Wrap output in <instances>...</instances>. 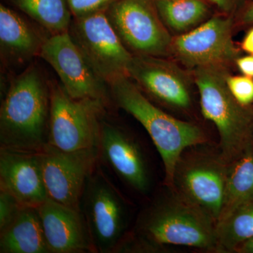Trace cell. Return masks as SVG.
I'll use <instances>...</instances> for the list:
<instances>
[{
    "instance_id": "cell-24",
    "label": "cell",
    "mask_w": 253,
    "mask_h": 253,
    "mask_svg": "<svg viewBox=\"0 0 253 253\" xmlns=\"http://www.w3.org/2000/svg\"><path fill=\"white\" fill-rule=\"evenodd\" d=\"M73 17L106 11L117 0H67Z\"/></svg>"
},
{
    "instance_id": "cell-6",
    "label": "cell",
    "mask_w": 253,
    "mask_h": 253,
    "mask_svg": "<svg viewBox=\"0 0 253 253\" xmlns=\"http://www.w3.org/2000/svg\"><path fill=\"white\" fill-rule=\"evenodd\" d=\"M227 168L220 154L186 149L176 163L170 189L217 224L225 196Z\"/></svg>"
},
{
    "instance_id": "cell-16",
    "label": "cell",
    "mask_w": 253,
    "mask_h": 253,
    "mask_svg": "<svg viewBox=\"0 0 253 253\" xmlns=\"http://www.w3.org/2000/svg\"><path fill=\"white\" fill-rule=\"evenodd\" d=\"M49 252H94L89 229L81 210L49 199L37 207Z\"/></svg>"
},
{
    "instance_id": "cell-23",
    "label": "cell",
    "mask_w": 253,
    "mask_h": 253,
    "mask_svg": "<svg viewBox=\"0 0 253 253\" xmlns=\"http://www.w3.org/2000/svg\"><path fill=\"white\" fill-rule=\"evenodd\" d=\"M229 90L238 102L244 106L253 105V78L246 76H231L226 78Z\"/></svg>"
},
{
    "instance_id": "cell-14",
    "label": "cell",
    "mask_w": 253,
    "mask_h": 253,
    "mask_svg": "<svg viewBox=\"0 0 253 253\" xmlns=\"http://www.w3.org/2000/svg\"><path fill=\"white\" fill-rule=\"evenodd\" d=\"M41 152L0 150V189L12 195L23 206L37 208L48 199Z\"/></svg>"
},
{
    "instance_id": "cell-29",
    "label": "cell",
    "mask_w": 253,
    "mask_h": 253,
    "mask_svg": "<svg viewBox=\"0 0 253 253\" xmlns=\"http://www.w3.org/2000/svg\"><path fill=\"white\" fill-rule=\"evenodd\" d=\"M241 48L243 51L253 55V28L246 33L241 43Z\"/></svg>"
},
{
    "instance_id": "cell-21",
    "label": "cell",
    "mask_w": 253,
    "mask_h": 253,
    "mask_svg": "<svg viewBox=\"0 0 253 253\" xmlns=\"http://www.w3.org/2000/svg\"><path fill=\"white\" fill-rule=\"evenodd\" d=\"M155 2L166 27L179 34L197 27L209 14L205 0H155Z\"/></svg>"
},
{
    "instance_id": "cell-22",
    "label": "cell",
    "mask_w": 253,
    "mask_h": 253,
    "mask_svg": "<svg viewBox=\"0 0 253 253\" xmlns=\"http://www.w3.org/2000/svg\"><path fill=\"white\" fill-rule=\"evenodd\" d=\"M253 238V199L236 207L216 226V251L234 252L244 241Z\"/></svg>"
},
{
    "instance_id": "cell-7",
    "label": "cell",
    "mask_w": 253,
    "mask_h": 253,
    "mask_svg": "<svg viewBox=\"0 0 253 253\" xmlns=\"http://www.w3.org/2000/svg\"><path fill=\"white\" fill-rule=\"evenodd\" d=\"M106 14L131 54L169 56L173 37L161 19L155 0H117Z\"/></svg>"
},
{
    "instance_id": "cell-8",
    "label": "cell",
    "mask_w": 253,
    "mask_h": 253,
    "mask_svg": "<svg viewBox=\"0 0 253 253\" xmlns=\"http://www.w3.org/2000/svg\"><path fill=\"white\" fill-rule=\"evenodd\" d=\"M81 210L94 252H115L124 238L127 210L118 190L99 169L86 181Z\"/></svg>"
},
{
    "instance_id": "cell-2",
    "label": "cell",
    "mask_w": 253,
    "mask_h": 253,
    "mask_svg": "<svg viewBox=\"0 0 253 253\" xmlns=\"http://www.w3.org/2000/svg\"><path fill=\"white\" fill-rule=\"evenodd\" d=\"M109 85L115 103L140 123L151 136L162 158L166 184L171 188L178 160L186 149L206 142L204 131L158 109L127 76L116 78Z\"/></svg>"
},
{
    "instance_id": "cell-13",
    "label": "cell",
    "mask_w": 253,
    "mask_h": 253,
    "mask_svg": "<svg viewBox=\"0 0 253 253\" xmlns=\"http://www.w3.org/2000/svg\"><path fill=\"white\" fill-rule=\"evenodd\" d=\"M166 57L133 55L128 77L141 91L166 106L188 109L191 106V76Z\"/></svg>"
},
{
    "instance_id": "cell-26",
    "label": "cell",
    "mask_w": 253,
    "mask_h": 253,
    "mask_svg": "<svg viewBox=\"0 0 253 253\" xmlns=\"http://www.w3.org/2000/svg\"><path fill=\"white\" fill-rule=\"evenodd\" d=\"M235 63L242 74L253 78V55L239 56Z\"/></svg>"
},
{
    "instance_id": "cell-5",
    "label": "cell",
    "mask_w": 253,
    "mask_h": 253,
    "mask_svg": "<svg viewBox=\"0 0 253 253\" xmlns=\"http://www.w3.org/2000/svg\"><path fill=\"white\" fill-rule=\"evenodd\" d=\"M51 110L48 144L64 152L99 150L101 121L106 106L76 99L61 83L50 82Z\"/></svg>"
},
{
    "instance_id": "cell-4",
    "label": "cell",
    "mask_w": 253,
    "mask_h": 253,
    "mask_svg": "<svg viewBox=\"0 0 253 253\" xmlns=\"http://www.w3.org/2000/svg\"><path fill=\"white\" fill-rule=\"evenodd\" d=\"M216 226L212 218L172 190L169 197L158 200L143 213L138 237L153 247L174 245L216 250Z\"/></svg>"
},
{
    "instance_id": "cell-1",
    "label": "cell",
    "mask_w": 253,
    "mask_h": 253,
    "mask_svg": "<svg viewBox=\"0 0 253 253\" xmlns=\"http://www.w3.org/2000/svg\"><path fill=\"white\" fill-rule=\"evenodd\" d=\"M51 85L30 64L10 83L0 109L1 148L41 152L48 144Z\"/></svg>"
},
{
    "instance_id": "cell-12",
    "label": "cell",
    "mask_w": 253,
    "mask_h": 253,
    "mask_svg": "<svg viewBox=\"0 0 253 253\" xmlns=\"http://www.w3.org/2000/svg\"><path fill=\"white\" fill-rule=\"evenodd\" d=\"M99 156V150L64 152L46 145L41 156L48 198L81 210L86 181L94 171Z\"/></svg>"
},
{
    "instance_id": "cell-17",
    "label": "cell",
    "mask_w": 253,
    "mask_h": 253,
    "mask_svg": "<svg viewBox=\"0 0 253 253\" xmlns=\"http://www.w3.org/2000/svg\"><path fill=\"white\" fill-rule=\"evenodd\" d=\"M49 34L17 11L0 5V54L1 63L16 68L39 57Z\"/></svg>"
},
{
    "instance_id": "cell-20",
    "label": "cell",
    "mask_w": 253,
    "mask_h": 253,
    "mask_svg": "<svg viewBox=\"0 0 253 253\" xmlns=\"http://www.w3.org/2000/svg\"><path fill=\"white\" fill-rule=\"evenodd\" d=\"M49 35L68 32L73 19L67 0H6Z\"/></svg>"
},
{
    "instance_id": "cell-15",
    "label": "cell",
    "mask_w": 253,
    "mask_h": 253,
    "mask_svg": "<svg viewBox=\"0 0 253 253\" xmlns=\"http://www.w3.org/2000/svg\"><path fill=\"white\" fill-rule=\"evenodd\" d=\"M99 155L127 185L141 193L149 190V170L140 146L121 126L102 120Z\"/></svg>"
},
{
    "instance_id": "cell-11",
    "label": "cell",
    "mask_w": 253,
    "mask_h": 253,
    "mask_svg": "<svg viewBox=\"0 0 253 253\" xmlns=\"http://www.w3.org/2000/svg\"><path fill=\"white\" fill-rule=\"evenodd\" d=\"M39 57L57 73L61 84L71 97L109 104V86L94 72L68 32L48 37Z\"/></svg>"
},
{
    "instance_id": "cell-28",
    "label": "cell",
    "mask_w": 253,
    "mask_h": 253,
    "mask_svg": "<svg viewBox=\"0 0 253 253\" xmlns=\"http://www.w3.org/2000/svg\"><path fill=\"white\" fill-rule=\"evenodd\" d=\"M210 1L226 14H229L234 10L236 3V0H210Z\"/></svg>"
},
{
    "instance_id": "cell-10",
    "label": "cell",
    "mask_w": 253,
    "mask_h": 253,
    "mask_svg": "<svg viewBox=\"0 0 253 253\" xmlns=\"http://www.w3.org/2000/svg\"><path fill=\"white\" fill-rule=\"evenodd\" d=\"M235 23L231 15L213 16L194 29L173 37L169 56L190 71L201 66L229 67L241 52L233 41Z\"/></svg>"
},
{
    "instance_id": "cell-30",
    "label": "cell",
    "mask_w": 253,
    "mask_h": 253,
    "mask_svg": "<svg viewBox=\"0 0 253 253\" xmlns=\"http://www.w3.org/2000/svg\"><path fill=\"white\" fill-rule=\"evenodd\" d=\"M233 253H253V238L240 244L234 249Z\"/></svg>"
},
{
    "instance_id": "cell-9",
    "label": "cell",
    "mask_w": 253,
    "mask_h": 253,
    "mask_svg": "<svg viewBox=\"0 0 253 253\" xmlns=\"http://www.w3.org/2000/svg\"><path fill=\"white\" fill-rule=\"evenodd\" d=\"M68 32L94 72L108 84L128 76L133 55L123 45L106 11L73 17Z\"/></svg>"
},
{
    "instance_id": "cell-25",
    "label": "cell",
    "mask_w": 253,
    "mask_h": 253,
    "mask_svg": "<svg viewBox=\"0 0 253 253\" xmlns=\"http://www.w3.org/2000/svg\"><path fill=\"white\" fill-rule=\"evenodd\" d=\"M23 207L12 195L0 189V231L11 222Z\"/></svg>"
},
{
    "instance_id": "cell-18",
    "label": "cell",
    "mask_w": 253,
    "mask_h": 253,
    "mask_svg": "<svg viewBox=\"0 0 253 253\" xmlns=\"http://www.w3.org/2000/svg\"><path fill=\"white\" fill-rule=\"evenodd\" d=\"M0 253H50L37 208L23 206L11 222L0 231Z\"/></svg>"
},
{
    "instance_id": "cell-19",
    "label": "cell",
    "mask_w": 253,
    "mask_h": 253,
    "mask_svg": "<svg viewBox=\"0 0 253 253\" xmlns=\"http://www.w3.org/2000/svg\"><path fill=\"white\" fill-rule=\"evenodd\" d=\"M253 199V142L239 157L228 163L225 196L218 222L240 205Z\"/></svg>"
},
{
    "instance_id": "cell-3",
    "label": "cell",
    "mask_w": 253,
    "mask_h": 253,
    "mask_svg": "<svg viewBox=\"0 0 253 253\" xmlns=\"http://www.w3.org/2000/svg\"><path fill=\"white\" fill-rule=\"evenodd\" d=\"M191 71L203 116L217 127L221 156L229 163L253 142V105L243 106L231 94L226 83L229 67L201 66Z\"/></svg>"
},
{
    "instance_id": "cell-27",
    "label": "cell",
    "mask_w": 253,
    "mask_h": 253,
    "mask_svg": "<svg viewBox=\"0 0 253 253\" xmlns=\"http://www.w3.org/2000/svg\"><path fill=\"white\" fill-rule=\"evenodd\" d=\"M237 23L241 26L253 24V1L245 6L238 18Z\"/></svg>"
}]
</instances>
